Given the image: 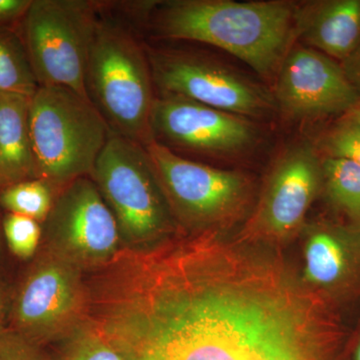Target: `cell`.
Masks as SVG:
<instances>
[{"mask_svg":"<svg viewBox=\"0 0 360 360\" xmlns=\"http://www.w3.org/2000/svg\"><path fill=\"white\" fill-rule=\"evenodd\" d=\"M170 207L193 224H210L238 210L248 193L243 174L189 160L153 141L146 146Z\"/></svg>","mask_w":360,"mask_h":360,"instance_id":"obj_10","label":"cell"},{"mask_svg":"<svg viewBox=\"0 0 360 360\" xmlns=\"http://www.w3.org/2000/svg\"><path fill=\"white\" fill-rule=\"evenodd\" d=\"M30 101V97L0 94V189L35 179Z\"/></svg>","mask_w":360,"mask_h":360,"instance_id":"obj_15","label":"cell"},{"mask_svg":"<svg viewBox=\"0 0 360 360\" xmlns=\"http://www.w3.org/2000/svg\"><path fill=\"white\" fill-rule=\"evenodd\" d=\"M153 86L146 46L127 25L99 13L87 65V94L111 131L144 148L153 141Z\"/></svg>","mask_w":360,"mask_h":360,"instance_id":"obj_3","label":"cell"},{"mask_svg":"<svg viewBox=\"0 0 360 360\" xmlns=\"http://www.w3.org/2000/svg\"><path fill=\"white\" fill-rule=\"evenodd\" d=\"M89 319L123 360H328L321 307L277 265L215 232L123 246Z\"/></svg>","mask_w":360,"mask_h":360,"instance_id":"obj_1","label":"cell"},{"mask_svg":"<svg viewBox=\"0 0 360 360\" xmlns=\"http://www.w3.org/2000/svg\"><path fill=\"white\" fill-rule=\"evenodd\" d=\"M32 0H0V28L20 25Z\"/></svg>","mask_w":360,"mask_h":360,"instance_id":"obj_24","label":"cell"},{"mask_svg":"<svg viewBox=\"0 0 360 360\" xmlns=\"http://www.w3.org/2000/svg\"><path fill=\"white\" fill-rule=\"evenodd\" d=\"M101 6L86 0H32L20 33L39 86L65 87L89 99L86 70Z\"/></svg>","mask_w":360,"mask_h":360,"instance_id":"obj_6","label":"cell"},{"mask_svg":"<svg viewBox=\"0 0 360 360\" xmlns=\"http://www.w3.org/2000/svg\"><path fill=\"white\" fill-rule=\"evenodd\" d=\"M4 231L9 248L16 257L30 258L34 255L41 238L39 221L25 215L8 213L4 217Z\"/></svg>","mask_w":360,"mask_h":360,"instance_id":"obj_22","label":"cell"},{"mask_svg":"<svg viewBox=\"0 0 360 360\" xmlns=\"http://www.w3.org/2000/svg\"><path fill=\"white\" fill-rule=\"evenodd\" d=\"M343 116H347V118L354 120V122L360 125V101Z\"/></svg>","mask_w":360,"mask_h":360,"instance_id":"obj_26","label":"cell"},{"mask_svg":"<svg viewBox=\"0 0 360 360\" xmlns=\"http://www.w3.org/2000/svg\"><path fill=\"white\" fill-rule=\"evenodd\" d=\"M1 314H2V302L1 298H0V321H1ZM1 330V329H0Z\"/></svg>","mask_w":360,"mask_h":360,"instance_id":"obj_28","label":"cell"},{"mask_svg":"<svg viewBox=\"0 0 360 360\" xmlns=\"http://www.w3.org/2000/svg\"><path fill=\"white\" fill-rule=\"evenodd\" d=\"M158 6L150 18L156 34L219 47L266 79L276 77L296 37L297 6L288 1L172 0Z\"/></svg>","mask_w":360,"mask_h":360,"instance_id":"obj_2","label":"cell"},{"mask_svg":"<svg viewBox=\"0 0 360 360\" xmlns=\"http://www.w3.org/2000/svg\"><path fill=\"white\" fill-rule=\"evenodd\" d=\"M354 360H360V341L354 352Z\"/></svg>","mask_w":360,"mask_h":360,"instance_id":"obj_27","label":"cell"},{"mask_svg":"<svg viewBox=\"0 0 360 360\" xmlns=\"http://www.w3.org/2000/svg\"><path fill=\"white\" fill-rule=\"evenodd\" d=\"M51 360H123V357L115 343L87 317L61 340L58 354Z\"/></svg>","mask_w":360,"mask_h":360,"instance_id":"obj_19","label":"cell"},{"mask_svg":"<svg viewBox=\"0 0 360 360\" xmlns=\"http://www.w3.org/2000/svg\"><path fill=\"white\" fill-rule=\"evenodd\" d=\"M340 63L348 82L360 96V42L350 56Z\"/></svg>","mask_w":360,"mask_h":360,"instance_id":"obj_25","label":"cell"},{"mask_svg":"<svg viewBox=\"0 0 360 360\" xmlns=\"http://www.w3.org/2000/svg\"><path fill=\"white\" fill-rule=\"evenodd\" d=\"M296 37L341 63L360 42V0H321L297 6Z\"/></svg>","mask_w":360,"mask_h":360,"instance_id":"obj_14","label":"cell"},{"mask_svg":"<svg viewBox=\"0 0 360 360\" xmlns=\"http://www.w3.org/2000/svg\"><path fill=\"white\" fill-rule=\"evenodd\" d=\"M329 198L352 217L360 219V165L342 158L321 161Z\"/></svg>","mask_w":360,"mask_h":360,"instance_id":"obj_20","label":"cell"},{"mask_svg":"<svg viewBox=\"0 0 360 360\" xmlns=\"http://www.w3.org/2000/svg\"><path fill=\"white\" fill-rule=\"evenodd\" d=\"M151 132L153 141L168 148L208 155H236L257 139L248 118L168 94L155 97Z\"/></svg>","mask_w":360,"mask_h":360,"instance_id":"obj_11","label":"cell"},{"mask_svg":"<svg viewBox=\"0 0 360 360\" xmlns=\"http://www.w3.org/2000/svg\"><path fill=\"white\" fill-rule=\"evenodd\" d=\"M89 288L82 269L47 250L23 281L13 307L14 330L37 345L61 341L86 321Z\"/></svg>","mask_w":360,"mask_h":360,"instance_id":"obj_7","label":"cell"},{"mask_svg":"<svg viewBox=\"0 0 360 360\" xmlns=\"http://www.w3.org/2000/svg\"><path fill=\"white\" fill-rule=\"evenodd\" d=\"M90 177L115 215L124 246L158 243L174 229L172 207L144 146L111 131Z\"/></svg>","mask_w":360,"mask_h":360,"instance_id":"obj_5","label":"cell"},{"mask_svg":"<svg viewBox=\"0 0 360 360\" xmlns=\"http://www.w3.org/2000/svg\"><path fill=\"white\" fill-rule=\"evenodd\" d=\"M35 179L54 188L90 176L111 134L94 103L63 86H39L28 112Z\"/></svg>","mask_w":360,"mask_h":360,"instance_id":"obj_4","label":"cell"},{"mask_svg":"<svg viewBox=\"0 0 360 360\" xmlns=\"http://www.w3.org/2000/svg\"><path fill=\"white\" fill-rule=\"evenodd\" d=\"M322 179L321 160L309 142L293 144L279 155L255 219L258 229L285 236L298 226Z\"/></svg>","mask_w":360,"mask_h":360,"instance_id":"obj_13","label":"cell"},{"mask_svg":"<svg viewBox=\"0 0 360 360\" xmlns=\"http://www.w3.org/2000/svg\"><path fill=\"white\" fill-rule=\"evenodd\" d=\"M153 84L176 96L248 118L270 115L274 97L236 71L191 52L146 47Z\"/></svg>","mask_w":360,"mask_h":360,"instance_id":"obj_8","label":"cell"},{"mask_svg":"<svg viewBox=\"0 0 360 360\" xmlns=\"http://www.w3.org/2000/svg\"><path fill=\"white\" fill-rule=\"evenodd\" d=\"M319 148L326 158H342L360 165V125L343 116L322 135Z\"/></svg>","mask_w":360,"mask_h":360,"instance_id":"obj_21","label":"cell"},{"mask_svg":"<svg viewBox=\"0 0 360 360\" xmlns=\"http://www.w3.org/2000/svg\"><path fill=\"white\" fill-rule=\"evenodd\" d=\"M340 239L328 231L309 238L305 250V276L309 283L330 285L345 276L347 255Z\"/></svg>","mask_w":360,"mask_h":360,"instance_id":"obj_17","label":"cell"},{"mask_svg":"<svg viewBox=\"0 0 360 360\" xmlns=\"http://www.w3.org/2000/svg\"><path fill=\"white\" fill-rule=\"evenodd\" d=\"M39 87L20 33L0 28V94L32 97Z\"/></svg>","mask_w":360,"mask_h":360,"instance_id":"obj_16","label":"cell"},{"mask_svg":"<svg viewBox=\"0 0 360 360\" xmlns=\"http://www.w3.org/2000/svg\"><path fill=\"white\" fill-rule=\"evenodd\" d=\"M44 222L49 250L82 269H101L122 248L115 215L90 176L63 187Z\"/></svg>","mask_w":360,"mask_h":360,"instance_id":"obj_9","label":"cell"},{"mask_svg":"<svg viewBox=\"0 0 360 360\" xmlns=\"http://www.w3.org/2000/svg\"><path fill=\"white\" fill-rule=\"evenodd\" d=\"M276 79V105L296 120L345 115L360 101L338 61L302 45L291 47Z\"/></svg>","mask_w":360,"mask_h":360,"instance_id":"obj_12","label":"cell"},{"mask_svg":"<svg viewBox=\"0 0 360 360\" xmlns=\"http://www.w3.org/2000/svg\"><path fill=\"white\" fill-rule=\"evenodd\" d=\"M0 360H51L40 345L16 330H0Z\"/></svg>","mask_w":360,"mask_h":360,"instance_id":"obj_23","label":"cell"},{"mask_svg":"<svg viewBox=\"0 0 360 360\" xmlns=\"http://www.w3.org/2000/svg\"><path fill=\"white\" fill-rule=\"evenodd\" d=\"M54 189L51 184L42 179L25 180L2 188L0 205L9 213L44 222L56 201Z\"/></svg>","mask_w":360,"mask_h":360,"instance_id":"obj_18","label":"cell"}]
</instances>
